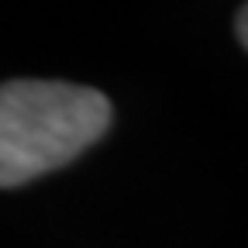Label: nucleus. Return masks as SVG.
Wrapping results in <instances>:
<instances>
[{"mask_svg": "<svg viewBox=\"0 0 248 248\" xmlns=\"http://www.w3.org/2000/svg\"><path fill=\"white\" fill-rule=\"evenodd\" d=\"M238 38H241V45L248 48V4L238 11Z\"/></svg>", "mask_w": 248, "mask_h": 248, "instance_id": "2", "label": "nucleus"}, {"mask_svg": "<svg viewBox=\"0 0 248 248\" xmlns=\"http://www.w3.org/2000/svg\"><path fill=\"white\" fill-rule=\"evenodd\" d=\"M110 124L100 90L59 79H11L0 86V190L62 169Z\"/></svg>", "mask_w": 248, "mask_h": 248, "instance_id": "1", "label": "nucleus"}]
</instances>
